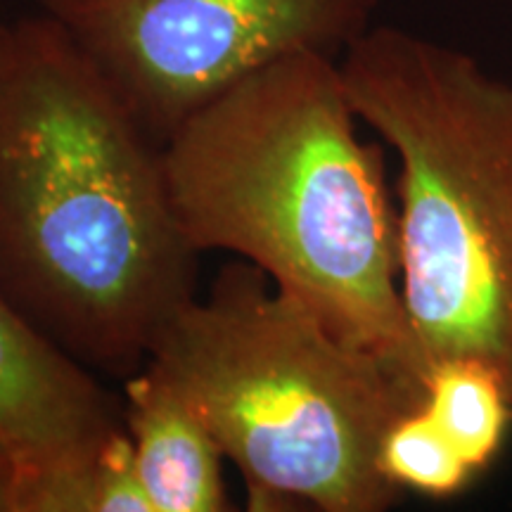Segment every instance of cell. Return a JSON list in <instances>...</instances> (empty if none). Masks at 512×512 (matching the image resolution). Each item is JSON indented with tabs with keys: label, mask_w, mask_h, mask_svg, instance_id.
Returning <instances> with one entry per match:
<instances>
[{
	"label": "cell",
	"mask_w": 512,
	"mask_h": 512,
	"mask_svg": "<svg viewBox=\"0 0 512 512\" xmlns=\"http://www.w3.org/2000/svg\"><path fill=\"white\" fill-rule=\"evenodd\" d=\"M197 252L162 150L48 15L0 34V290L60 347L143 368L195 299Z\"/></svg>",
	"instance_id": "obj_1"
},
{
	"label": "cell",
	"mask_w": 512,
	"mask_h": 512,
	"mask_svg": "<svg viewBox=\"0 0 512 512\" xmlns=\"http://www.w3.org/2000/svg\"><path fill=\"white\" fill-rule=\"evenodd\" d=\"M339 60L299 53L245 76L159 145L197 252L261 268L351 347L427 392L401 297L399 214L384 152L358 136Z\"/></svg>",
	"instance_id": "obj_2"
},
{
	"label": "cell",
	"mask_w": 512,
	"mask_h": 512,
	"mask_svg": "<svg viewBox=\"0 0 512 512\" xmlns=\"http://www.w3.org/2000/svg\"><path fill=\"white\" fill-rule=\"evenodd\" d=\"M242 472L252 510L382 512V441L427 392L339 339L249 261H230L147 356Z\"/></svg>",
	"instance_id": "obj_3"
},
{
	"label": "cell",
	"mask_w": 512,
	"mask_h": 512,
	"mask_svg": "<svg viewBox=\"0 0 512 512\" xmlns=\"http://www.w3.org/2000/svg\"><path fill=\"white\" fill-rule=\"evenodd\" d=\"M339 69L399 157L401 297L427 368L475 358L512 401V86L396 27H370Z\"/></svg>",
	"instance_id": "obj_4"
},
{
	"label": "cell",
	"mask_w": 512,
	"mask_h": 512,
	"mask_svg": "<svg viewBox=\"0 0 512 512\" xmlns=\"http://www.w3.org/2000/svg\"><path fill=\"white\" fill-rule=\"evenodd\" d=\"M162 140L211 98L299 53L344 55L380 0H38Z\"/></svg>",
	"instance_id": "obj_5"
},
{
	"label": "cell",
	"mask_w": 512,
	"mask_h": 512,
	"mask_svg": "<svg viewBox=\"0 0 512 512\" xmlns=\"http://www.w3.org/2000/svg\"><path fill=\"white\" fill-rule=\"evenodd\" d=\"M124 427L121 406L0 290V444L19 463L86 451Z\"/></svg>",
	"instance_id": "obj_6"
},
{
	"label": "cell",
	"mask_w": 512,
	"mask_h": 512,
	"mask_svg": "<svg viewBox=\"0 0 512 512\" xmlns=\"http://www.w3.org/2000/svg\"><path fill=\"white\" fill-rule=\"evenodd\" d=\"M121 418L152 510H230L219 441L190 401L147 363L128 375Z\"/></svg>",
	"instance_id": "obj_7"
},
{
	"label": "cell",
	"mask_w": 512,
	"mask_h": 512,
	"mask_svg": "<svg viewBox=\"0 0 512 512\" xmlns=\"http://www.w3.org/2000/svg\"><path fill=\"white\" fill-rule=\"evenodd\" d=\"M15 512H155L140 484L131 437L114 430L86 451L19 463Z\"/></svg>",
	"instance_id": "obj_8"
},
{
	"label": "cell",
	"mask_w": 512,
	"mask_h": 512,
	"mask_svg": "<svg viewBox=\"0 0 512 512\" xmlns=\"http://www.w3.org/2000/svg\"><path fill=\"white\" fill-rule=\"evenodd\" d=\"M425 408L475 472L496 458L512 422L501 375L475 358L437 363L427 380Z\"/></svg>",
	"instance_id": "obj_9"
},
{
	"label": "cell",
	"mask_w": 512,
	"mask_h": 512,
	"mask_svg": "<svg viewBox=\"0 0 512 512\" xmlns=\"http://www.w3.org/2000/svg\"><path fill=\"white\" fill-rule=\"evenodd\" d=\"M380 465L399 489L448 498L470 484L472 470L425 406L403 413L382 441Z\"/></svg>",
	"instance_id": "obj_10"
},
{
	"label": "cell",
	"mask_w": 512,
	"mask_h": 512,
	"mask_svg": "<svg viewBox=\"0 0 512 512\" xmlns=\"http://www.w3.org/2000/svg\"><path fill=\"white\" fill-rule=\"evenodd\" d=\"M19 460L10 448L0 444V512H15Z\"/></svg>",
	"instance_id": "obj_11"
},
{
	"label": "cell",
	"mask_w": 512,
	"mask_h": 512,
	"mask_svg": "<svg viewBox=\"0 0 512 512\" xmlns=\"http://www.w3.org/2000/svg\"><path fill=\"white\" fill-rule=\"evenodd\" d=\"M0 34H3V27H0Z\"/></svg>",
	"instance_id": "obj_12"
}]
</instances>
